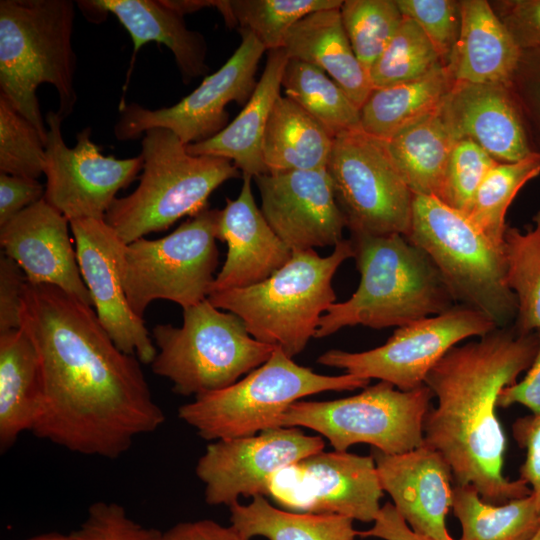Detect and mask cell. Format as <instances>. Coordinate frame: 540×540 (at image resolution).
<instances>
[{"label": "cell", "mask_w": 540, "mask_h": 540, "mask_svg": "<svg viewBox=\"0 0 540 540\" xmlns=\"http://www.w3.org/2000/svg\"><path fill=\"white\" fill-rule=\"evenodd\" d=\"M340 14L353 51L369 73L403 20L396 0H345Z\"/></svg>", "instance_id": "obj_39"}, {"label": "cell", "mask_w": 540, "mask_h": 540, "mask_svg": "<svg viewBox=\"0 0 540 540\" xmlns=\"http://www.w3.org/2000/svg\"><path fill=\"white\" fill-rule=\"evenodd\" d=\"M73 533L80 540H158L161 532L135 522L116 502L97 501Z\"/></svg>", "instance_id": "obj_43"}, {"label": "cell", "mask_w": 540, "mask_h": 540, "mask_svg": "<svg viewBox=\"0 0 540 540\" xmlns=\"http://www.w3.org/2000/svg\"><path fill=\"white\" fill-rule=\"evenodd\" d=\"M352 257L351 239H343L326 257L314 249L293 251L290 260L267 279L211 293L208 299L240 317L253 338L293 358L315 337L320 318L336 302L333 276Z\"/></svg>", "instance_id": "obj_5"}, {"label": "cell", "mask_w": 540, "mask_h": 540, "mask_svg": "<svg viewBox=\"0 0 540 540\" xmlns=\"http://www.w3.org/2000/svg\"><path fill=\"white\" fill-rule=\"evenodd\" d=\"M42 404L37 352L19 328L0 333V449L5 452L24 431H32Z\"/></svg>", "instance_id": "obj_28"}, {"label": "cell", "mask_w": 540, "mask_h": 540, "mask_svg": "<svg viewBox=\"0 0 540 540\" xmlns=\"http://www.w3.org/2000/svg\"><path fill=\"white\" fill-rule=\"evenodd\" d=\"M454 84L448 67L439 63L414 80L373 89L360 108L361 129L387 141L439 109Z\"/></svg>", "instance_id": "obj_29"}, {"label": "cell", "mask_w": 540, "mask_h": 540, "mask_svg": "<svg viewBox=\"0 0 540 540\" xmlns=\"http://www.w3.org/2000/svg\"><path fill=\"white\" fill-rule=\"evenodd\" d=\"M538 346V332L496 328L450 349L424 381L437 398L424 419V444L446 459L454 485L474 486L487 503L532 493L522 479L503 474L506 437L496 408L502 389L530 368Z\"/></svg>", "instance_id": "obj_2"}, {"label": "cell", "mask_w": 540, "mask_h": 540, "mask_svg": "<svg viewBox=\"0 0 540 540\" xmlns=\"http://www.w3.org/2000/svg\"><path fill=\"white\" fill-rule=\"evenodd\" d=\"M452 509L461 525L459 540H530L540 529V509L532 494L491 504L472 485H454Z\"/></svg>", "instance_id": "obj_33"}, {"label": "cell", "mask_w": 540, "mask_h": 540, "mask_svg": "<svg viewBox=\"0 0 540 540\" xmlns=\"http://www.w3.org/2000/svg\"><path fill=\"white\" fill-rule=\"evenodd\" d=\"M342 0H217L228 27L246 30L266 51L281 49L289 30L305 16L340 8Z\"/></svg>", "instance_id": "obj_36"}, {"label": "cell", "mask_w": 540, "mask_h": 540, "mask_svg": "<svg viewBox=\"0 0 540 540\" xmlns=\"http://www.w3.org/2000/svg\"><path fill=\"white\" fill-rule=\"evenodd\" d=\"M45 155L38 130L0 93V173L38 179Z\"/></svg>", "instance_id": "obj_40"}, {"label": "cell", "mask_w": 540, "mask_h": 540, "mask_svg": "<svg viewBox=\"0 0 540 540\" xmlns=\"http://www.w3.org/2000/svg\"><path fill=\"white\" fill-rule=\"evenodd\" d=\"M460 139L442 106L387 140V147L414 195L439 198L447 164Z\"/></svg>", "instance_id": "obj_31"}, {"label": "cell", "mask_w": 540, "mask_h": 540, "mask_svg": "<svg viewBox=\"0 0 540 540\" xmlns=\"http://www.w3.org/2000/svg\"><path fill=\"white\" fill-rule=\"evenodd\" d=\"M241 43L215 73L178 103L159 109L137 103L120 107L114 135L120 141L137 139L149 129L172 131L185 145L205 141L228 125L226 106L246 104L255 87V75L265 47L246 30H239Z\"/></svg>", "instance_id": "obj_14"}, {"label": "cell", "mask_w": 540, "mask_h": 540, "mask_svg": "<svg viewBox=\"0 0 540 540\" xmlns=\"http://www.w3.org/2000/svg\"><path fill=\"white\" fill-rule=\"evenodd\" d=\"M320 436L298 427H276L258 434L210 443L198 459L196 475L209 505L230 506L240 496H269L272 477L282 469L323 451Z\"/></svg>", "instance_id": "obj_17"}, {"label": "cell", "mask_w": 540, "mask_h": 540, "mask_svg": "<svg viewBox=\"0 0 540 540\" xmlns=\"http://www.w3.org/2000/svg\"><path fill=\"white\" fill-rule=\"evenodd\" d=\"M539 346L535 359L521 381L507 386L499 394L497 406L507 408L513 404H521L540 415V331Z\"/></svg>", "instance_id": "obj_49"}, {"label": "cell", "mask_w": 540, "mask_h": 540, "mask_svg": "<svg viewBox=\"0 0 540 540\" xmlns=\"http://www.w3.org/2000/svg\"><path fill=\"white\" fill-rule=\"evenodd\" d=\"M141 147L139 185L128 196L116 198L105 215L126 244L166 230L184 216L196 215L205 209L214 190L240 176L226 158L190 154L168 129L147 130Z\"/></svg>", "instance_id": "obj_6"}, {"label": "cell", "mask_w": 540, "mask_h": 540, "mask_svg": "<svg viewBox=\"0 0 540 540\" xmlns=\"http://www.w3.org/2000/svg\"><path fill=\"white\" fill-rule=\"evenodd\" d=\"M27 540H80L74 533L63 534L58 532L44 533L40 535L33 536Z\"/></svg>", "instance_id": "obj_52"}, {"label": "cell", "mask_w": 540, "mask_h": 540, "mask_svg": "<svg viewBox=\"0 0 540 540\" xmlns=\"http://www.w3.org/2000/svg\"><path fill=\"white\" fill-rule=\"evenodd\" d=\"M81 9L96 14L111 13L128 31L133 53L146 43L164 44L174 55L184 83L205 75L207 44L204 36L186 27L181 13L167 0H88L77 1Z\"/></svg>", "instance_id": "obj_24"}, {"label": "cell", "mask_w": 540, "mask_h": 540, "mask_svg": "<svg viewBox=\"0 0 540 540\" xmlns=\"http://www.w3.org/2000/svg\"><path fill=\"white\" fill-rule=\"evenodd\" d=\"M74 7L70 0L0 1V93L34 125L45 144L48 130L37 88L44 83L55 87L62 119L77 102Z\"/></svg>", "instance_id": "obj_4"}, {"label": "cell", "mask_w": 540, "mask_h": 540, "mask_svg": "<svg viewBox=\"0 0 540 540\" xmlns=\"http://www.w3.org/2000/svg\"><path fill=\"white\" fill-rule=\"evenodd\" d=\"M281 87L285 97L304 109L334 137L361 129L360 109L320 68L289 58Z\"/></svg>", "instance_id": "obj_34"}, {"label": "cell", "mask_w": 540, "mask_h": 540, "mask_svg": "<svg viewBox=\"0 0 540 540\" xmlns=\"http://www.w3.org/2000/svg\"><path fill=\"white\" fill-rule=\"evenodd\" d=\"M521 51L540 48V0L490 2Z\"/></svg>", "instance_id": "obj_45"}, {"label": "cell", "mask_w": 540, "mask_h": 540, "mask_svg": "<svg viewBox=\"0 0 540 540\" xmlns=\"http://www.w3.org/2000/svg\"><path fill=\"white\" fill-rule=\"evenodd\" d=\"M509 88L521 112L531 148L540 156V48L521 51Z\"/></svg>", "instance_id": "obj_44"}, {"label": "cell", "mask_w": 540, "mask_h": 540, "mask_svg": "<svg viewBox=\"0 0 540 540\" xmlns=\"http://www.w3.org/2000/svg\"><path fill=\"white\" fill-rule=\"evenodd\" d=\"M518 446L526 450V458L520 467V479L531 486L532 495L540 509V415L520 417L512 425Z\"/></svg>", "instance_id": "obj_47"}, {"label": "cell", "mask_w": 540, "mask_h": 540, "mask_svg": "<svg viewBox=\"0 0 540 540\" xmlns=\"http://www.w3.org/2000/svg\"><path fill=\"white\" fill-rule=\"evenodd\" d=\"M20 328L41 372L42 404L31 431L38 438L116 459L165 422L141 362L116 346L92 306L55 286L27 282Z\"/></svg>", "instance_id": "obj_1"}, {"label": "cell", "mask_w": 540, "mask_h": 540, "mask_svg": "<svg viewBox=\"0 0 540 540\" xmlns=\"http://www.w3.org/2000/svg\"><path fill=\"white\" fill-rule=\"evenodd\" d=\"M369 382L348 373L318 374L276 347L267 361L243 379L181 405L178 416L205 440L251 436L279 427L284 412L306 396L363 389Z\"/></svg>", "instance_id": "obj_8"}, {"label": "cell", "mask_w": 540, "mask_h": 540, "mask_svg": "<svg viewBox=\"0 0 540 540\" xmlns=\"http://www.w3.org/2000/svg\"><path fill=\"white\" fill-rule=\"evenodd\" d=\"M282 48L289 58L323 70L359 109L373 90L369 73L347 37L340 8L315 11L302 18L289 30Z\"/></svg>", "instance_id": "obj_27"}, {"label": "cell", "mask_w": 540, "mask_h": 540, "mask_svg": "<svg viewBox=\"0 0 540 540\" xmlns=\"http://www.w3.org/2000/svg\"><path fill=\"white\" fill-rule=\"evenodd\" d=\"M381 488L408 526L434 540H454L446 517L452 508L453 474L437 450L423 444L401 454L372 448Z\"/></svg>", "instance_id": "obj_21"}, {"label": "cell", "mask_w": 540, "mask_h": 540, "mask_svg": "<svg viewBox=\"0 0 540 540\" xmlns=\"http://www.w3.org/2000/svg\"><path fill=\"white\" fill-rule=\"evenodd\" d=\"M496 328L483 313L456 304L440 314L398 327L379 347L362 352L332 349L320 355L317 362L410 391L424 385L430 370L458 343Z\"/></svg>", "instance_id": "obj_13"}, {"label": "cell", "mask_w": 540, "mask_h": 540, "mask_svg": "<svg viewBox=\"0 0 540 540\" xmlns=\"http://www.w3.org/2000/svg\"><path fill=\"white\" fill-rule=\"evenodd\" d=\"M69 228V220L43 198L0 227L2 253L20 266L29 284L55 286L92 306Z\"/></svg>", "instance_id": "obj_20"}, {"label": "cell", "mask_w": 540, "mask_h": 540, "mask_svg": "<svg viewBox=\"0 0 540 540\" xmlns=\"http://www.w3.org/2000/svg\"><path fill=\"white\" fill-rule=\"evenodd\" d=\"M326 170L351 234H408L414 193L385 140L362 129L335 137Z\"/></svg>", "instance_id": "obj_12"}, {"label": "cell", "mask_w": 540, "mask_h": 540, "mask_svg": "<svg viewBox=\"0 0 540 540\" xmlns=\"http://www.w3.org/2000/svg\"><path fill=\"white\" fill-rule=\"evenodd\" d=\"M371 455L320 451L276 473L269 496L294 512L374 522L383 496Z\"/></svg>", "instance_id": "obj_16"}, {"label": "cell", "mask_w": 540, "mask_h": 540, "mask_svg": "<svg viewBox=\"0 0 540 540\" xmlns=\"http://www.w3.org/2000/svg\"><path fill=\"white\" fill-rule=\"evenodd\" d=\"M62 118L50 110L47 125L46 155L43 174L46 177L44 199L69 222L78 219H105L117 198L143 168L141 154L117 159L105 156L91 140V128L76 135V145L68 147L63 139Z\"/></svg>", "instance_id": "obj_15"}, {"label": "cell", "mask_w": 540, "mask_h": 540, "mask_svg": "<svg viewBox=\"0 0 540 540\" xmlns=\"http://www.w3.org/2000/svg\"><path fill=\"white\" fill-rule=\"evenodd\" d=\"M45 187L37 180L0 173V227L44 198Z\"/></svg>", "instance_id": "obj_48"}, {"label": "cell", "mask_w": 540, "mask_h": 540, "mask_svg": "<svg viewBox=\"0 0 540 540\" xmlns=\"http://www.w3.org/2000/svg\"><path fill=\"white\" fill-rule=\"evenodd\" d=\"M154 374L172 382L173 391L195 397L232 385L262 365L276 348L253 338L240 317L209 299L183 309V324H157Z\"/></svg>", "instance_id": "obj_9"}, {"label": "cell", "mask_w": 540, "mask_h": 540, "mask_svg": "<svg viewBox=\"0 0 540 540\" xmlns=\"http://www.w3.org/2000/svg\"><path fill=\"white\" fill-rule=\"evenodd\" d=\"M158 540H250L234 527L223 526L210 519L178 523L165 532Z\"/></svg>", "instance_id": "obj_50"}, {"label": "cell", "mask_w": 540, "mask_h": 540, "mask_svg": "<svg viewBox=\"0 0 540 540\" xmlns=\"http://www.w3.org/2000/svg\"><path fill=\"white\" fill-rule=\"evenodd\" d=\"M440 62L433 45L418 24L404 17L388 45L369 71L373 89L419 78Z\"/></svg>", "instance_id": "obj_38"}, {"label": "cell", "mask_w": 540, "mask_h": 540, "mask_svg": "<svg viewBox=\"0 0 540 540\" xmlns=\"http://www.w3.org/2000/svg\"><path fill=\"white\" fill-rule=\"evenodd\" d=\"M540 174V156L497 163L475 193L466 217L491 242L502 246L507 210L520 189Z\"/></svg>", "instance_id": "obj_37"}, {"label": "cell", "mask_w": 540, "mask_h": 540, "mask_svg": "<svg viewBox=\"0 0 540 540\" xmlns=\"http://www.w3.org/2000/svg\"><path fill=\"white\" fill-rule=\"evenodd\" d=\"M405 237L428 255L456 304L483 313L497 328L513 325L517 299L506 281L502 246L466 215L436 197L414 195Z\"/></svg>", "instance_id": "obj_7"}, {"label": "cell", "mask_w": 540, "mask_h": 540, "mask_svg": "<svg viewBox=\"0 0 540 540\" xmlns=\"http://www.w3.org/2000/svg\"><path fill=\"white\" fill-rule=\"evenodd\" d=\"M260 210L293 251L336 246L347 227L325 169L265 173L253 178Z\"/></svg>", "instance_id": "obj_19"}, {"label": "cell", "mask_w": 540, "mask_h": 540, "mask_svg": "<svg viewBox=\"0 0 540 540\" xmlns=\"http://www.w3.org/2000/svg\"><path fill=\"white\" fill-rule=\"evenodd\" d=\"M26 276L5 254L0 257V333L19 329Z\"/></svg>", "instance_id": "obj_46"}, {"label": "cell", "mask_w": 540, "mask_h": 540, "mask_svg": "<svg viewBox=\"0 0 540 540\" xmlns=\"http://www.w3.org/2000/svg\"><path fill=\"white\" fill-rule=\"evenodd\" d=\"M229 510L231 526L247 539L263 536L269 540H355L358 536L351 518L281 510L262 495L252 497L248 505L236 502Z\"/></svg>", "instance_id": "obj_32"}, {"label": "cell", "mask_w": 540, "mask_h": 540, "mask_svg": "<svg viewBox=\"0 0 540 540\" xmlns=\"http://www.w3.org/2000/svg\"><path fill=\"white\" fill-rule=\"evenodd\" d=\"M335 137L295 102L279 96L272 108L263 142L268 173L327 167Z\"/></svg>", "instance_id": "obj_30"}, {"label": "cell", "mask_w": 540, "mask_h": 540, "mask_svg": "<svg viewBox=\"0 0 540 540\" xmlns=\"http://www.w3.org/2000/svg\"><path fill=\"white\" fill-rule=\"evenodd\" d=\"M443 110L459 139L474 141L498 163L535 154L509 85L455 82Z\"/></svg>", "instance_id": "obj_23"}, {"label": "cell", "mask_w": 540, "mask_h": 540, "mask_svg": "<svg viewBox=\"0 0 540 540\" xmlns=\"http://www.w3.org/2000/svg\"><path fill=\"white\" fill-rule=\"evenodd\" d=\"M497 163L474 141L460 139L451 152L438 199L466 215L476 191Z\"/></svg>", "instance_id": "obj_41"}, {"label": "cell", "mask_w": 540, "mask_h": 540, "mask_svg": "<svg viewBox=\"0 0 540 540\" xmlns=\"http://www.w3.org/2000/svg\"><path fill=\"white\" fill-rule=\"evenodd\" d=\"M219 216L220 210L205 208L165 237L126 245L123 285L138 317L155 300L186 309L208 298L218 265Z\"/></svg>", "instance_id": "obj_11"}, {"label": "cell", "mask_w": 540, "mask_h": 540, "mask_svg": "<svg viewBox=\"0 0 540 540\" xmlns=\"http://www.w3.org/2000/svg\"><path fill=\"white\" fill-rule=\"evenodd\" d=\"M433 398L425 384L401 391L379 381L346 398L299 400L281 416L279 427L314 430L336 451L366 443L386 454H401L424 444L423 423Z\"/></svg>", "instance_id": "obj_10"}, {"label": "cell", "mask_w": 540, "mask_h": 540, "mask_svg": "<svg viewBox=\"0 0 540 540\" xmlns=\"http://www.w3.org/2000/svg\"><path fill=\"white\" fill-rule=\"evenodd\" d=\"M358 536L382 540H434L414 532L389 502L381 506L374 525L368 530L358 531Z\"/></svg>", "instance_id": "obj_51"}, {"label": "cell", "mask_w": 540, "mask_h": 540, "mask_svg": "<svg viewBox=\"0 0 540 540\" xmlns=\"http://www.w3.org/2000/svg\"><path fill=\"white\" fill-rule=\"evenodd\" d=\"M521 50L489 1L461 0V28L446 65L455 82L509 85Z\"/></svg>", "instance_id": "obj_25"}, {"label": "cell", "mask_w": 540, "mask_h": 540, "mask_svg": "<svg viewBox=\"0 0 540 540\" xmlns=\"http://www.w3.org/2000/svg\"><path fill=\"white\" fill-rule=\"evenodd\" d=\"M77 261L92 307L116 346L143 364H151L157 349L142 318L131 309L123 285L126 243L105 219L70 222Z\"/></svg>", "instance_id": "obj_18"}, {"label": "cell", "mask_w": 540, "mask_h": 540, "mask_svg": "<svg viewBox=\"0 0 540 540\" xmlns=\"http://www.w3.org/2000/svg\"><path fill=\"white\" fill-rule=\"evenodd\" d=\"M289 57L283 48L268 51L261 78L241 112L215 136L190 145L192 155L226 158L243 175L256 177L267 172L263 142L272 108L281 95V81Z\"/></svg>", "instance_id": "obj_26"}, {"label": "cell", "mask_w": 540, "mask_h": 540, "mask_svg": "<svg viewBox=\"0 0 540 540\" xmlns=\"http://www.w3.org/2000/svg\"><path fill=\"white\" fill-rule=\"evenodd\" d=\"M530 540H540V529L537 531V533Z\"/></svg>", "instance_id": "obj_53"}, {"label": "cell", "mask_w": 540, "mask_h": 540, "mask_svg": "<svg viewBox=\"0 0 540 540\" xmlns=\"http://www.w3.org/2000/svg\"><path fill=\"white\" fill-rule=\"evenodd\" d=\"M404 17L415 21L446 66L461 28V1L396 0Z\"/></svg>", "instance_id": "obj_42"}, {"label": "cell", "mask_w": 540, "mask_h": 540, "mask_svg": "<svg viewBox=\"0 0 540 540\" xmlns=\"http://www.w3.org/2000/svg\"><path fill=\"white\" fill-rule=\"evenodd\" d=\"M252 180L253 177L243 175L238 197L226 198V205L220 210L218 239L226 243L227 253L211 293L257 284L283 267L292 256L257 206Z\"/></svg>", "instance_id": "obj_22"}, {"label": "cell", "mask_w": 540, "mask_h": 540, "mask_svg": "<svg viewBox=\"0 0 540 540\" xmlns=\"http://www.w3.org/2000/svg\"><path fill=\"white\" fill-rule=\"evenodd\" d=\"M502 250L506 281L517 299L513 327L520 334L540 331V210L522 231L507 226Z\"/></svg>", "instance_id": "obj_35"}, {"label": "cell", "mask_w": 540, "mask_h": 540, "mask_svg": "<svg viewBox=\"0 0 540 540\" xmlns=\"http://www.w3.org/2000/svg\"><path fill=\"white\" fill-rule=\"evenodd\" d=\"M351 241L360 283L322 315L315 338L356 325L402 327L456 305L431 259L404 235L351 234Z\"/></svg>", "instance_id": "obj_3"}]
</instances>
